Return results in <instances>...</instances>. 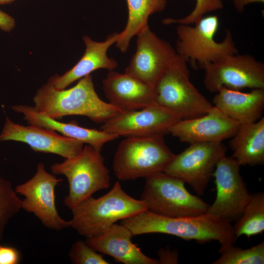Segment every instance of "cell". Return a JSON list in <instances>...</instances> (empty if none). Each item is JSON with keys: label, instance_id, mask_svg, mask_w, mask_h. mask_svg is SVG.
I'll return each mask as SVG.
<instances>
[{"label": "cell", "instance_id": "cell-1", "mask_svg": "<svg viewBox=\"0 0 264 264\" xmlns=\"http://www.w3.org/2000/svg\"><path fill=\"white\" fill-rule=\"evenodd\" d=\"M121 224L128 228L133 236L163 233L199 243L216 241L221 245L234 243L236 240L231 222L207 213L174 218L146 210L121 220Z\"/></svg>", "mask_w": 264, "mask_h": 264}, {"label": "cell", "instance_id": "cell-2", "mask_svg": "<svg viewBox=\"0 0 264 264\" xmlns=\"http://www.w3.org/2000/svg\"><path fill=\"white\" fill-rule=\"evenodd\" d=\"M33 101L38 111L57 120L80 115L103 124L121 111L99 97L90 74L68 89H57L47 83L37 90Z\"/></svg>", "mask_w": 264, "mask_h": 264}, {"label": "cell", "instance_id": "cell-3", "mask_svg": "<svg viewBox=\"0 0 264 264\" xmlns=\"http://www.w3.org/2000/svg\"><path fill=\"white\" fill-rule=\"evenodd\" d=\"M70 227L87 239L98 236L119 220L147 210L141 199H136L122 189L119 181L103 196L88 197L71 208Z\"/></svg>", "mask_w": 264, "mask_h": 264}, {"label": "cell", "instance_id": "cell-4", "mask_svg": "<svg viewBox=\"0 0 264 264\" xmlns=\"http://www.w3.org/2000/svg\"><path fill=\"white\" fill-rule=\"evenodd\" d=\"M164 135L126 137L118 145L112 167L121 181L147 178L163 172L175 154Z\"/></svg>", "mask_w": 264, "mask_h": 264}, {"label": "cell", "instance_id": "cell-5", "mask_svg": "<svg viewBox=\"0 0 264 264\" xmlns=\"http://www.w3.org/2000/svg\"><path fill=\"white\" fill-rule=\"evenodd\" d=\"M187 63L176 53L154 86L155 103L181 119L202 116L213 106L190 81Z\"/></svg>", "mask_w": 264, "mask_h": 264}, {"label": "cell", "instance_id": "cell-6", "mask_svg": "<svg viewBox=\"0 0 264 264\" xmlns=\"http://www.w3.org/2000/svg\"><path fill=\"white\" fill-rule=\"evenodd\" d=\"M53 174L65 176L69 191L65 205L71 209L94 193L110 186V173L101 152L86 144L77 155L53 164Z\"/></svg>", "mask_w": 264, "mask_h": 264}, {"label": "cell", "instance_id": "cell-7", "mask_svg": "<svg viewBox=\"0 0 264 264\" xmlns=\"http://www.w3.org/2000/svg\"><path fill=\"white\" fill-rule=\"evenodd\" d=\"M182 180L164 172L146 178L140 199L148 210L163 216L184 217L206 213L209 206L191 194Z\"/></svg>", "mask_w": 264, "mask_h": 264}, {"label": "cell", "instance_id": "cell-8", "mask_svg": "<svg viewBox=\"0 0 264 264\" xmlns=\"http://www.w3.org/2000/svg\"><path fill=\"white\" fill-rule=\"evenodd\" d=\"M220 26L216 15L203 17L195 26L178 24L176 27V53L187 62L198 63L200 66L215 62L230 54L238 53L232 34L228 29L221 42L214 40Z\"/></svg>", "mask_w": 264, "mask_h": 264}, {"label": "cell", "instance_id": "cell-9", "mask_svg": "<svg viewBox=\"0 0 264 264\" xmlns=\"http://www.w3.org/2000/svg\"><path fill=\"white\" fill-rule=\"evenodd\" d=\"M226 147L222 143H196L175 154L164 172L188 183L198 195L206 189L216 165L226 155Z\"/></svg>", "mask_w": 264, "mask_h": 264}, {"label": "cell", "instance_id": "cell-10", "mask_svg": "<svg viewBox=\"0 0 264 264\" xmlns=\"http://www.w3.org/2000/svg\"><path fill=\"white\" fill-rule=\"evenodd\" d=\"M201 67L204 86L211 92L222 87L238 90L264 88V64L251 55H228Z\"/></svg>", "mask_w": 264, "mask_h": 264}, {"label": "cell", "instance_id": "cell-11", "mask_svg": "<svg viewBox=\"0 0 264 264\" xmlns=\"http://www.w3.org/2000/svg\"><path fill=\"white\" fill-rule=\"evenodd\" d=\"M62 180L47 172L44 164L40 162L34 175L15 189L24 197L22 209L34 214L46 227L56 231L70 227L69 220L60 217L55 205V189Z\"/></svg>", "mask_w": 264, "mask_h": 264}, {"label": "cell", "instance_id": "cell-12", "mask_svg": "<svg viewBox=\"0 0 264 264\" xmlns=\"http://www.w3.org/2000/svg\"><path fill=\"white\" fill-rule=\"evenodd\" d=\"M239 164L232 157L223 156L217 163L213 176L216 197L207 213L230 222L237 220L248 202L251 194L244 183Z\"/></svg>", "mask_w": 264, "mask_h": 264}, {"label": "cell", "instance_id": "cell-13", "mask_svg": "<svg viewBox=\"0 0 264 264\" xmlns=\"http://www.w3.org/2000/svg\"><path fill=\"white\" fill-rule=\"evenodd\" d=\"M136 36V50L125 72L154 87L175 57L176 51L153 32L149 25Z\"/></svg>", "mask_w": 264, "mask_h": 264}, {"label": "cell", "instance_id": "cell-14", "mask_svg": "<svg viewBox=\"0 0 264 264\" xmlns=\"http://www.w3.org/2000/svg\"><path fill=\"white\" fill-rule=\"evenodd\" d=\"M180 120L155 103L140 110L121 111L103 123L101 130L118 137L164 135Z\"/></svg>", "mask_w": 264, "mask_h": 264}, {"label": "cell", "instance_id": "cell-15", "mask_svg": "<svg viewBox=\"0 0 264 264\" xmlns=\"http://www.w3.org/2000/svg\"><path fill=\"white\" fill-rule=\"evenodd\" d=\"M29 125L16 123L6 117L0 133V142L24 143L34 152L53 154L65 159L77 155L84 146L82 142L60 135L54 130Z\"/></svg>", "mask_w": 264, "mask_h": 264}, {"label": "cell", "instance_id": "cell-16", "mask_svg": "<svg viewBox=\"0 0 264 264\" xmlns=\"http://www.w3.org/2000/svg\"><path fill=\"white\" fill-rule=\"evenodd\" d=\"M239 126L213 106L202 116L179 120L169 129L168 133L189 144L219 142L232 137Z\"/></svg>", "mask_w": 264, "mask_h": 264}, {"label": "cell", "instance_id": "cell-17", "mask_svg": "<svg viewBox=\"0 0 264 264\" xmlns=\"http://www.w3.org/2000/svg\"><path fill=\"white\" fill-rule=\"evenodd\" d=\"M102 84L109 103L121 111L140 110L155 104L154 87L125 72L109 71Z\"/></svg>", "mask_w": 264, "mask_h": 264}, {"label": "cell", "instance_id": "cell-18", "mask_svg": "<svg viewBox=\"0 0 264 264\" xmlns=\"http://www.w3.org/2000/svg\"><path fill=\"white\" fill-rule=\"evenodd\" d=\"M119 33L109 35L103 42H96L88 36L83 37L85 51L77 64L64 74L51 77L47 83L57 89L66 88L69 85L99 69L109 71L115 69L118 63L107 55L109 48L116 42Z\"/></svg>", "mask_w": 264, "mask_h": 264}, {"label": "cell", "instance_id": "cell-19", "mask_svg": "<svg viewBox=\"0 0 264 264\" xmlns=\"http://www.w3.org/2000/svg\"><path fill=\"white\" fill-rule=\"evenodd\" d=\"M132 236L125 226L114 223L101 235L87 239L86 242L96 251L124 264H159L158 260L146 256L132 243Z\"/></svg>", "mask_w": 264, "mask_h": 264}, {"label": "cell", "instance_id": "cell-20", "mask_svg": "<svg viewBox=\"0 0 264 264\" xmlns=\"http://www.w3.org/2000/svg\"><path fill=\"white\" fill-rule=\"evenodd\" d=\"M11 108L16 112L22 113L28 124L54 130L65 136L88 145L100 152L106 143L118 137L102 130L82 127L73 122H60L39 112L34 107L27 105H16Z\"/></svg>", "mask_w": 264, "mask_h": 264}, {"label": "cell", "instance_id": "cell-21", "mask_svg": "<svg viewBox=\"0 0 264 264\" xmlns=\"http://www.w3.org/2000/svg\"><path fill=\"white\" fill-rule=\"evenodd\" d=\"M217 93L213 106L239 125L255 122L262 117L264 88L242 92L222 87Z\"/></svg>", "mask_w": 264, "mask_h": 264}, {"label": "cell", "instance_id": "cell-22", "mask_svg": "<svg viewBox=\"0 0 264 264\" xmlns=\"http://www.w3.org/2000/svg\"><path fill=\"white\" fill-rule=\"evenodd\" d=\"M232 157L240 166L264 164V117L250 123L240 125L231 137Z\"/></svg>", "mask_w": 264, "mask_h": 264}, {"label": "cell", "instance_id": "cell-23", "mask_svg": "<svg viewBox=\"0 0 264 264\" xmlns=\"http://www.w3.org/2000/svg\"><path fill=\"white\" fill-rule=\"evenodd\" d=\"M128 20L119 33L116 46L123 53L127 51L132 39L148 25L149 17L164 10L167 0H126Z\"/></svg>", "mask_w": 264, "mask_h": 264}, {"label": "cell", "instance_id": "cell-24", "mask_svg": "<svg viewBox=\"0 0 264 264\" xmlns=\"http://www.w3.org/2000/svg\"><path fill=\"white\" fill-rule=\"evenodd\" d=\"M235 238L241 236L248 238L264 231V194H251L250 198L240 218L233 226Z\"/></svg>", "mask_w": 264, "mask_h": 264}, {"label": "cell", "instance_id": "cell-25", "mask_svg": "<svg viewBox=\"0 0 264 264\" xmlns=\"http://www.w3.org/2000/svg\"><path fill=\"white\" fill-rule=\"evenodd\" d=\"M220 256L213 264H264V242L248 249H242L230 243L221 245Z\"/></svg>", "mask_w": 264, "mask_h": 264}, {"label": "cell", "instance_id": "cell-26", "mask_svg": "<svg viewBox=\"0 0 264 264\" xmlns=\"http://www.w3.org/2000/svg\"><path fill=\"white\" fill-rule=\"evenodd\" d=\"M22 203L11 182L0 177V242L9 220L22 209Z\"/></svg>", "mask_w": 264, "mask_h": 264}, {"label": "cell", "instance_id": "cell-27", "mask_svg": "<svg viewBox=\"0 0 264 264\" xmlns=\"http://www.w3.org/2000/svg\"><path fill=\"white\" fill-rule=\"evenodd\" d=\"M196 1L195 8L187 16L179 19L167 18L163 20L162 22L165 24H195L206 14L223 7V0H196Z\"/></svg>", "mask_w": 264, "mask_h": 264}, {"label": "cell", "instance_id": "cell-28", "mask_svg": "<svg viewBox=\"0 0 264 264\" xmlns=\"http://www.w3.org/2000/svg\"><path fill=\"white\" fill-rule=\"evenodd\" d=\"M69 256L72 263L75 264H109L102 255L97 253L86 242L78 240L70 250Z\"/></svg>", "mask_w": 264, "mask_h": 264}, {"label": "cell", "instance_id": "cell-29", "mask_svg": "<svg viewBox=\"0 0 264 264\" xmlns=\"http://www.w3.org/2000/svg\"><path fill=\"white\" fill-rule=\"evenodd\" d=\"M20 260V254L17 249L0 244V264H17Z\"/></svg>", "mask_w": 264, "mask_h": 264}, {"label": "cell", "instance_id": "cell-30", "mask_svg": "<svg viewBox=\"0 0 264 264\" xmlns=\"http://www.w3.org/2000/svg\"><path fill=\"white\" fill-rule=\"evenodd\" d=\"M159 264H177V253L169 249L160 250L158 252Z\"/></svg>", "mask_w": 264, "mask_h": 264}, {"label": "cell", "instance_id": "cell-31", "mask_svg": "<svg viewBox=\"0 0 264 264\" xmlns=\"http://www.w3.org/2000/svg\"><path fill=\"white\" fill-rule=\"evenodd\" d=\"M14 19L7 13L0 10V29L9 32L15 27Z\"/></svg>", "mask_w": 264, "mask_h": 264}, {"label": "cell", "instance_id": "cell-32", "mask_svg": "<svg viewBox=\"0 0 264 264\" xmlns=\"http://www.w3.org/2000/svg\"><path fill=\"white\" fill-rule=\"evenodd\" d=\"M234 6L236 10L242 12L244 10V7L251 3L261 2L264 3V0H232Z\"/></svg>", "mask_w": 264, "mask_h": 264}, {"label": "cell", "instance_id": "cell-33", "mask_svg": "<svg viewBox=\"0 0 264 264\" xmlns=\"http://www.w3.org/2000/svg\"><path fill=\"white\" fill-rule=\"evenodd\" d=\"M15 0H0V4H5L11 3Z\"/></svg>", "mask_w": 264, "mask_h": 264}]
</instances>
